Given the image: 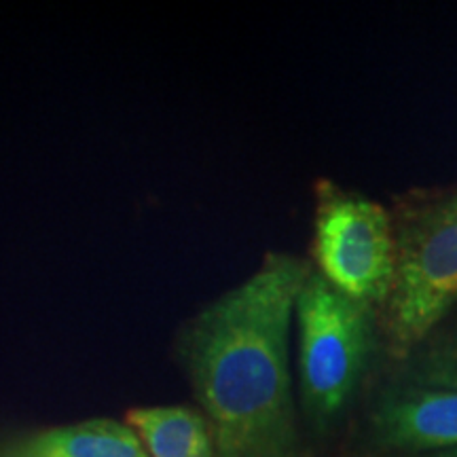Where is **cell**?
I'll return each instance as SVG.
<instances>
[{"instance_id":"9","label":"cell","mask_w":457,"mask_h":457,"mask_svg":"<svg viewBox=\"0 0 457 457\" xmlns=\"http://www.w3.org/2000/svg\"><path fill=\"white\" fill-rule=\"evenodd\" d=\"M396 457H457V447L415 451V453H404V455H396Z\"/></svg>"},{"instance_id":"2","label":"cell","mask_w":457,"mask_h":457,"mask_svg":"<svg viewBox=\"0 0 457 457\" xmlns=\"http://www.w3.org/2000/svg\"><path fill=\"white\" fill-rule=\"evenodd\" d=\"M392 220L396 279L379 327L392 356L407 360L457 305V182L407 193Z\"/></svg>"},{"instance_id":"8","label":"cell","mask_w":457,"mask_h":457,"mask_svg":"<svg viewBox=\"0 0 457 457\" xmlns=\"http://www.w3.org/2000/svg\"><path fill=\"white\" fill-rule=\"evenodd\" d=\"M404 362L411 386L457 390V305Z\"/></svg>"},{"instance_id":"1","label":"cell","mask_w":457,"mask_h":457,"mask_svg":"<svg viewBox=\"0 0 457 457\" xmlns=\"http://www.w3.org/2000/svg\"><path fill=\"white\" fill-rule=\"evenodd\" d=\"M312 267L271 253L187 324L180 352L214 457H296L288 339Z\"/></svg>"},{"instance_id":"6","label":"cell","mask_w":457,"mask_h":457,"mask_svg":"<svg viewBox=\"0 0 457 457\" xmlns=\"http://www.w3.org/2000/svg\"><path fill=\"white\" fill-rule=\"evenodd\" d=\"M3 457H148L128 424L89 420L43 430L4 451Z\"/></svg>"},{"instance_id":"4","label":"cell","mask_w":457,"mask_h":457,"mask_svg":"<svg viewBox=\"0 0 457 457\" xmlns=\"http://www.w3.org/2000/svg\"><path fill=\"white\" fill-rule=\"evenodd\" d=\"M313 259L316 271L337 290L381 312L396 279L398 245L392 212L360 193L320 182Z\"/></svg>"},{"instance_id":"7","label":"cell","mask_w":457,"mask_h":457,"mask_svg":"<svg viewBox=\"0 0 457 457\" xmlns=\"http://www.w3.org/2000/svg\"><path fill=\"white\" fill-rule=\"evenodd\" d=\"M125 424L140 438L148 457H214L208 421L193 409H131Z\"/></svg>"},{"instance_id":"5","label":"cell","mask_w":457,"mask_h":457,"mask_svg":"<svg viewBox=\"0 0 457 457\" xmlns=\"http://www.w3.org/2000/svg\"><path fill=\"white\" fill-rule=\"evenodd\" d=\"M373 421L379 441L392 449L457 447V390L411 386L384 400Z\"/></svg>"},{"instance_id":"3","label":"cell","mask_w":457,"mask_h":457,"mask_svg":"<svg viewBox=\"0 0 457 457\" xmlns=\"http://www.w3.org/2000/svg\"><path fill=\"white\" fill-rule=\"evenodd\" d=\"M373 310L310 271L295 305L299 377L305 409L330 420L345 407L373 350Z\"/></svg>"}]
</instances>
